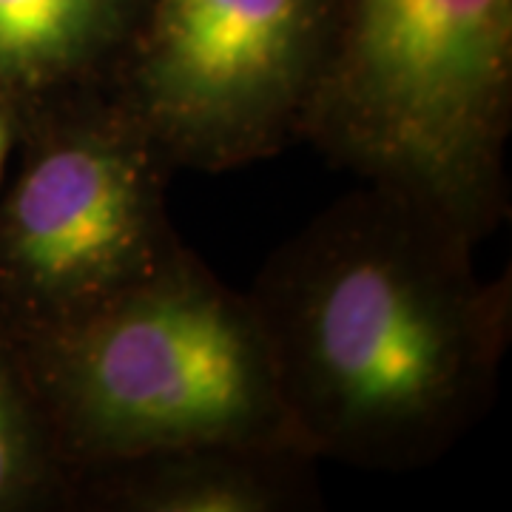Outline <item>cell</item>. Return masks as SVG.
<instances>
[{
	"label": "cell",
	"mask_w": 512,
	"mask_h": 512,
	"mask_svg": "<svg viewBox=\"0 0 512 512\" xmlns=\"http://www.w3.org/2000/svg\"><path fill=\"white\" fill-rule=\"evenodd\" d=\"M72 470L18 328L0 311V512H69Z\"/></svg>",
	"instance_id": "8"
},
{
	"label": "cell",
	"mask_w": 512,
	"mask_h": 512,
	"mask_svg": "<svg viewBox=\"0 0 512 512\" xmlns=\"http://www.w3.org/2000/svg\"><path fill=\"white\" fill-rule=\"evenodd\" d=\"M316 461L293 444L200 441L77 470L69 512H305Z\"/></svg>",
	"instance_id": "6"
},
{
	"label": "cell",
	"mask_w": 512,
	"mask_h": 512,
	"mask_svg": "<svg viewBox=\"0 0 512 512\" xmlns=\"http://www.w3.org/2000/svg\"><path fill=\"white\" fill-rule=\"evenodd\" d=\"M20 131H23V111L0 97V183H3V171L6 163L15 157L20 143Z\"/></svg>",
	"instance_id": "9"
},
{
	"label": "cell",
	"mask_w": 512,
	"mask_h": 512,
	"mask_svg": "<svg viewBox=\"0 0 512 512\" xmlns=\"http://www.w3.org/2000/svg\"><path fill=\"white\" fill-rule=\"evenodd\" d=\"M333 35V0H148L111 94L177 171H234L305 143Z\"/></svg>",
	"instance_id": "5"
},
{
	"label": "cell",
	"mask_w": 512,
	"mask_h": 512,
	"mask_svg": "<svg viewBox=\"0 0 512 512\" xmlns=\"http://www.w3.org/2000/svg\"><path fill=\"white\" fill-rule=\"evenodd\" d=\"M148 0H0V97L23 114L111 89Z\"/></svg>",
	"instance_id": "7"
},
{
	"label": "cell",
	"mask_w": 512,
	"mask_h": 512,
	"mask_svg": "<svg viewBox=\"0 0 512 512\" xmlns=\"http://www.w3.org/2000/svg\"><path fill=\"white\" fill-rule=\"evenodd\" d=\"M461 225L362 183L285 239L251 285L276 390L313 458L410 473L490 410L512 276H478Z\"/></svg>",
	"instance_id": "1"
},
{
	"label": "cell",
	"mask_w": 512,
	"mask_h": 512,
	"mask_svg": "<svg viewBox=\"0 0 512 512\" xmlns=\"http://www.w3.org/2000/svg\"><path fill=\"white\" fill-rule=\"evenodd\" d=\"M20 336L72 476L200 441L305 450L279 399L251 296L183 242L103 308Z\"/></svg>",
	"instance_id": "3"
},
{
	"label": "cell",
	"mask_w": 512,
	"mask_h": 512,
	"mask_svg": "<svg viewBox=\"0 0 512 512\" xmlns=\"http://www.w3.org/2000/svg\"><path fill=\"white\" fill-rule=\"evenodd\" d=\"M15 154L0 197V311L18 333L89 316L183 242L168 220L177 168L111 89L26 111Z\"/></svg>",
	"instance_id": "4"
},
{
	"label": "cell",
	"mask_w": 512,
	"mask_h": 512,
	"mask_svg": "<svg viewBox=\"0 0 512 512\" xmlns=\"http://www.w3.org/2000/svg\"><path fill=\"white\" fill-rule=\"evenodd\" d=\"M333 6V55L305 143L481 242L510 211L512 0Z\"/></svg>",
	"instance_id": "2"
}]
</instances>
